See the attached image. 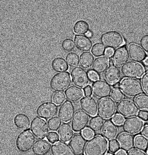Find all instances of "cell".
Wrapping results in <instances>:
<instances>
[{
  "mask_svg": "<svg viewBox=\"0 0 148 155\" xmlns=\"http://www.w3.org/2000/svg\"><path fill=\"white\" fill-rule=\"evenodd\" d=\"M88 74L89 78L92 81H98L99 79V77L98 74L92 70L89 71Z\"/></svg>",
  "mask_w": 148,
  "mask_h": 155,
  "instance_id": "681fc988",
  "label": "cell"
},
{
  "mask_svg": "<svg viewBox=\"0 0 148 155\" xmlns=\"http://www.w3.org/2000/svg\"><path fill=\"white\" fill-rule=\"evenodd\" d=\"M84 94L86 97H91L92 94V90L91 86L88 85L84 90Z\"/></svg>",
  "mask_w": 148,
  "mask_h": 155,
  "instance_id": "816d5d0a",
  "label": "cell"
},
{
  "mask_svg": "<svg viewBox=\"0 0 148 155\" xmlns=\"http://www.w3.org/2000/svg\"><path fill=\"white\" fill-rule=\"evenodd\" d=\"M139 117L143 121H147L148 120V111L142 110L139 112L138 113Z\"/></svg>",
  "mask_w": 148,
  "mask_h": 155,
  "instance_id": "f907efd6",
  "label": "cell"
},
{
  "mask_svg": "<svg viewBox=\"0 0 148 155\" xmlns=\"http://www.w3.org/2000/svg\"><path fill=\"white\" fill-rule=\"evenodd\" d=\"M62 48L65 51L70 52L75 49V43L72 39L67 38L63 41L62 43Z\"/></svg>",
  "mask_w": 148,
  "mask_h": 155,
  "instance_id": "60d3db41",
  "label": "cell"
},
{
  "mask_svg": "<svg viewBox=\"0 0 148 155\" xmlns=\"http://www.w3.org/2000/svg\"><path fill=\"white\" fill-rule=\"evenodd\" d=\"M58 107L53 102H45L39 106L37 110V114L41 118L49 120L57 115Z\"/></svg>",
  "mask_w": 148,
  "mask_h": 155,
  "instance_id": "4fadbf2b",
  "label": "cell"
},
{
  "mask_svg": "<svg viewBox=\"0 0 148 155\" xmlns=\"http://www.w3.org/2000/svg\"><path fill=\"white\" fill-rule=\"evenodd\" d=\"M82 134L85 139L89 140L94 137L95 133H94V131H92L90 129L88 128H86L82 131Z\"/></svg>",
  "mask_w": 148,
  "mask_h": 155,
  "instance_id": "7dc6e473",
  "label": "cell"
},
{
  "mask_svg": "<svg viewBox=\"0 0 148 155\" xmlns=\"http://www.w3.org/2000/svg\"><path fill=\"white\" fill-rule=\"evenodd\" d=\"M89 116L84 111L78 110L75 113L72 122V127L75 132L82 131L89 123Z\"/></svg>",
  "mask_w": 148,
  "mask_h": 155,
  "instance_id": "7c38bea8",
  "label": "cell"
},
{
  "mask_svg": "<svg viewBox=\"0 0 148 155\" xmlns=\"http://www.w3.org/2000/svg\"><path fill=\"white\" fill-rule=\"evenodd\" d=\"M140 43L143 50L148 53V35H145L142 37Z\"/></svg>",
  "mask_w": 148,
  "mask_h": 155,
  "instance_id": "bcb514c9",
  "label": "cell"
},
{
  "mask_svg": "<svg viewBox=\"0 0 148 155\" xmlns=\"http://www.w3.org/2000/svg\"><path fill=\"white\" fill-rule=\"evenodd\" d=\"M66 100V94L63 92H56L53 95L52 101L57 105L63 104Z\"/></svg>",
  "mask_w": 148,
  "mask_h": 155,
  "instance_id": "f35d334b",
  "label": "cell"
},
{
  "mask_svg": "<svg viewBox=\"0 0 148 155\" xmlns=\"http://www.w3.org/2000/svg\"><path fill=\"white\" fill-rule=\"evenodd\" d=\"M92 88L93 94L96 97L101 98L108 97L112 91L110 85L103 80L95 81L92 85Z\"/></svg>",
  "mask_w": 148,
  "mask_h": 155,
  "instance_id": "5bb4252c",
  "label": "cell"
},
{
  "mask_svg": "<svg viewBox=\"0 0 148 155\" xmlns=\"http://www.w3.org/2000/svg\"><path fill=\"white\" fill-rule=\"evenodd\" d=\"M71 76L73 83L77 87L85 88L89 84L90 78L88 74L82 67L73 68L71 72Z\"/></svg>",
  "mask_w": 148,
  "mask_h": 155,
  "instance_id": "30bf717a",
  "label": "cell"
},
{
  "mask_svg": "<svg viewBox=\"0 0 148 155\" xmlns=\"http://www.w3.org/2000/svg\"><path fill=\"white\" fill-rule=\"evenodd\" d=\"M115 155H127L126 151L123 150H119L116 153Z\"/></svg>",
  "mask_w": 148,
  "mask_h": 155,
  "instance_id": "11a10c76",
  "label": "cell"
},
{
  "mask_svg": "<svg viewBox=\"0 0 148 155\" xmlns=\"http://www.w3.org/2000/svg\"><path fill=\"white\" fill-rule=\"evenodd\" d=\"M52 155H76L70 146L61 141H58L51 147Z\"/></svg>",
  "mask_w": 148,
  "mask_h": 155,
  "instance_id": "cb8c5ba5",
  "label": "cell"
},
{
  "mask_svg": "<svg viewBox=\"0 0 148 155\" xmlns=\"http://www.w3.org/2000/svg\"><path fill=\"white\" fill-rule=\"evenodd\" d=\"M114 52V49H111V48H108V49H106L105 54L107 57H111L113 55Z\"/></svg>",
  "mask_w": 148,
  "mask_h": 155,
  "instance_id": "db71d44e",
  "label": "cell"
},
{
  "mask_svg": "<svg viewBox=\"0 0 148 155\" xmlns=\"http://www.w3.org/2000/svg\"><path fill=\"white\" fill-rule=\"evenodd\" d=\"M65 94L68 101L73 103L79 101L85 95L82 89L75 86H70L67 89L65 92Z\"/></svg>",
  "mask_w": 148,
  "mask_h": 155,
  "instance_id": "484cf974",
  "label": "cell"
},
{
  "mask_svg": "<svg viewBox=\"0 0 148 155\" xmlns=\"http://www.w3.org/2000/svg\"><path fill=\"white\" fill-rule=\"evenodd\" d=\"M109 149L108 141L105 137L97 135L86 143L85 155H106Z\"/></svg>",
  "mask_w": 148,
  "mask_h": 155,
  "instance_id": "6da1fadb",
  "label": "cell"
},
{
  "mask_svg": "<svg viewBox=\"0 0 148 155\" xmlns=\"http://www.w3.org/2000/svg\"><path fill=\"white\" fill-rule=\"evenodd\" d=\"M137 106L142 110L148 111V95L142 94L134 99Z\"/></svg>",
  "mask_w": 148,
  "mask_h": 155,
  "instance_id": "836d02e7",
  "label": "cell"
},
{
  "mask_svg": "<svg viewBox=\"0 0 148 155\" xmlns=\"http://www.w3.org/2000/svg\"><path fill=\"white\" fill-rule=\"evenodd\" d=\"M144 126V122L140 117H129L124 120L123 129L125 133L131 135L140 133Z\"/></svg>",
  "mask_w": 148,
  "mask_h": 155,
  "instance_id": "8fae6325",
  "label": "cell"
},
{
  "mask_svg": "<svg viewBox=\"0 0 148 155\" xmlns=\"http://www.w3.org/2000/svg\"><path fill=\"white\" fill-rule=\"evenodd\" d=\"M66 60L68 66L71 68L77 67L79 63V56L74 52L68 53L66 56Z\"/></svg>",
  "mask_w": 148,
  "mask_h": 155,
  "instance_id": "d590c367",
  "label": "cell"
},
{
  "mask_svg": "<svg viewBox=\"0 0 148 155\" xmlns=\"http://www.w3.org/2000/svg\"><path fill=\"white\" fill-rule=\"evenodd\" d=\"M101 40L105 47L113 49L121 48L125 43L122 35L115 31H109L103 34Z\"/></svg>",
  "mask_w": 148,
  "mask_h": 155,
  "instance_id": "5b68a950",
  "label": "cell"
},
{
  "mask_svg": "<svg viewBox=\"0 0 148 155\" xmlns=\"http://www.w3.org/2000/svg\"><path fill=\"white\" fill-rule=\"evenodd\" d=\"M89 25L88 22L83 20L76 22L74 25L73 31L76 34L82 35L86 34L88 32Z\"/></svg>",
  "mask_w": 148,
  "mask_h": 155,
  "instance_id": "1f68e13d",
  "label": "cell"
},
{
  "mask_svg": "<svg viewBox=\"0 0 148 155\" xmlns=\"http://www.w3.org/2000/svg\"><path fill=\"white\" fill-rule=\"evenodd\" d=\"M120 146L118 141L115 139L111 140L109 143V149L111 152L115 153L119 150Z\"/></svg>",
  "mask_w": 148,
  "mask_h": 155,
  "instance_id": "b9f144b4",
  "label": "cell"
},
{
  "mask_svg": "<svg viewBox=\"0 0 148 155\" xmlns=\"http://www.w3.org/2000/svg\"><path fill=\"white\" fill-rule=\"evenodd\" d=\"M117 110L119 114L126 117L136 116L139 112L138 107L135 103L129 99L120 101L117 104Z\"/></svg>",
  "mask_w": 148,
  "mask_h": 155,
  "instance_id": "9c48e42d",
  "label": "cell"
},
{
  "mask_svg": "<svg viewBox=\"0 0 148 155\" xmlns=\"http://www.w3.org/2000/svg\"><path fill=\"white\" fill-rule=\"evenodd\" d=\"M129 54L131 60L137 62L143 61L147 55L142 47L135 43H131L129 45Z\"/></svg>",
  "mask_w": 148,
  "mask_h": 155,
  "instance_id": "d6986e66",
  "label": "cell"
},
{
  "mask_svg": "<svg viewBox=\"0 0 148 155\" xmlns=\"http://www.w3.org/2000/svg\"><path fill=\"white\" fill-rule=\"evenodd\" d=\"M72 84V79L68 72L56 74L50 80V88L56 92H63L69 88Z\"/></svg>",
  "mask_w": 148,
  "mask_h": 155,
  "instance_id": "277c9868",
  "label": "cell"
},
{
  "mask_svg": "<svg viewBox=\"0 0 148 155\" xmlns=\"http://www.w3.org/2000/svg\"><path fill=\"white\" fill-rule=\"evenodd\" d=\"M73 131L72 127L69 124H63L58 131L60 141L65 143L69 142L71 141L73 137Z\"/></svg>",
  "mask_w": 148,
  "mask_h": 155,
  "instance_id": "83f0119b",
  "label": "cell"
},
{
  "mask_svg": "<svg viewBox=\"0 0 148 155\" xmlns=\"http://www.w3.org/2000/svg\"><path fill=\"white\" fill-rule=\"evenodd\" d=\"M14 125L19 129L27 130L30 128V119L27 116L22 113L18 114L14 118Z\"/></svg>",
  "mask_w": 148,
  "mask_h": 155,
  "instance_id": "f1b7e54d",
  "label": "cell"
},
{
  "mask_svg": "<svg viewBox=\"0 0 148 155\" xmlns=\"http://www.w3.org/2000/svg\"><path fill=\"white\" fill-rule=\"evenodd\" d=\"M74 42L77 49L80 51L88 52L92 49V41L89 38L85 35H76L74 37Z\"/></svg>",
  "mask_w": 148,
  "mask_h": 155,
  "instance_id": "7402d4cb",
  "label": "cell"
},
{
  "mask_svg": "<svg viewBox=\"0 0 148 155\" xmlns=\"http://www.w3.org/2000/svg\"><path fill=\"white\" fill-rule=\"evenodd\" d=\"M112 121L116 125H121L124 122V118L123 116L120 114H117L112 118Z\"/></svg>",
  "mask_w": 148,
  "mask_h": 155,
  "instance_id": "f6af8a7d",
  "label": "cell"
},
{
  "mask_svg": "<svg viewBox=\"0 0 148 155\" xmlns=\"http://www.w3.org/2000/svg\"><path fill=\"white\" fill-rule=\"evenodd\" d=\"M121 72L123 76L127 78L138 79L144 75L145 69L140 63L130 61L122 67Z\"/></svg>",
  "mask_w": 148,
  "mask_h": 155,
  "instance_id": "52a82bcc",
  "label": "cell"
},
{
  "mask_svg": "<svg viewBox=\"0 0 148 155\" xmlns=\"http://www.w3.org/2000/svg\"><path fill=\"white\" fill-rule=\"evenodd\" d=\"M119 87L123 94L130 97H136L143 92L142 84L134 78H123L120 82Z\"/></svg>",
  "mask_w": 148,
  "mask_h": 155,
  "instance_id": "7a4b0ae2",
  "label": "cell"
},
{
  "mask_svg": "<svg viewBox=\"0 0 148 155\" xmlns=\"http://www.w3.org/2000/svg\"><path fill=\"white\" fill-rule=\"evenodd\" d=\"M142 136L148 139V125H145L143 127L142 131Z\"/></svg>",
  "mask_w": 148,
  "mask_h": 155,
  "instance_id": "f5cc1de1",
  "label": "cell"
},
{
  "mask_svg": "<svg viewBox=\"0 0 148 155\" xmlns=\"http://www.w3.org/2000/svg\"><path fill=\"white\" fill-rule=\"evenodd\" d=\"M83 111L92 117H95L98 113V104L96 100L92 97H83L80 102Z\"/></svg>",
  "mask_w": 148,
  "mask_h": 155,
  "instance_id": "2e32d148",
  "label": "cell"
},
{
  "mask_svg": "<svg viewBox=\"0 0 148 155\" xmlns=\"http://www.w3.org/2000/svg\"><path fill=\"white\" fill-rule=\"evenodd\" d=\"M94 56L89 52L82 53L79 57V64L82 68L88 69L92 66L94 62Z\"/></svg>",
  "mask_w": 148,
  "mask_h": 155,
  "instance_id": "4dcf8cb0",
  "label": "cell"
},
{
  "mask_svg": "<svg viewBox=\"0 0 148 155\" xmlns=\"http://www.w3.org/2000/svg\"><path fill=\"white\" fill-rule=\"evenodd\" d=\"M51 65L53 69L56 72H64L67 71L69 68L67 61L62 57L55 58L52 62Z\"/></svg>",
  "mask_w": 148,
  "mask_h": 155,
  "instance_id": "f546056e",
  "label": "cell"
},
{
  "mask_svg": "<svg viewBox=\"0 0 148 155\" xmlns=\"http://www.w3.org/2000/svg\"><path fill=\"white\" fill-rule=\"evenodd\" d=\"M36 143V138L30 130L22 131L17 138L16 146L20 152L26 153L33 148Z\"/></svg>",
  "mask_w": 148,
  "mask_h": 155,
  "instance_id": "8992f818",
  "label": "cell"
},
{
  "mask_svg": "<svg viewBox=\"0 0 148 155\" xmlns=\"http://www.w3.org/2000/svg\"><path fill=\"white\" fill-rule=\"evenodd\" d=\"M86 145V139L80 134H75L69 142L70 147L77 155L84 153Z\"/></svg>",
  "mask_w": 148,
  "mask_h": 155,
  "instance_id": "ac0fdd59",
  "label": "cell"
},
{
  "mask_svg": "<svg viewBox=\"0 0 148 155\" xmlns=\"http://www.w3.org/2000/svg\"><path fill=\"white\" fill-rule=\"evenodd\" d=\"M104 120L98 116L92 118L89 122V129L95 132H98L102 129Z\"/></svg>",
  "mask_w": 148,
  "mask_h": 155,
  "instance_id": "d6a6232c",
  "label": "cell"
},
{
  "mask_svg": "<svg viewBox=\"0 0 148 155\" xmlns=\"http://www.w3.org/2000/svg\"><path fill=\"white\" fill-rule=\"evenodd\" d=\"M76 113L75 106L72 102L66 101L59 108L58 116L63 123H68L72 120Z\"/></svg>",
  "mask_w": 148,
  "mask_h": 155,
  "instance_id": "9a60e30c",
  "label": "cell"
},
{
  "mask_svg": "<svg viewBox=\"0 0 148 155\" xmlns=\"http://www.w3.org/2000/svg\"><path fill=\"white\" fill-rule=\"evenodd\" d=\"M111 96L114 101L117 102L121 101L124 98V94L118 87H114L112 90Z\"/></svg>",
  "mask_w": 148,
  "mask_h": 155,
  "instance_id": "ab89813d",
  "label": "cell"
},
{
  "mask_svg": "<svg viewBox=\"0 0 148 155\" xmlns=\"http://www.w3.org/2000/svg\"><path fill=\"white\" fill-rule=\"evenodd\" d=\"M51 144L46 140H39L35 143L32 151L36 155H46L50 152Z\"/></svg>",
  "mask_w": 148,
  "mask_h": 155,
  "instance_id": "4316f807",
  "label": "cell"
},
{
  "mask_svg": "<svg viewBox=\"0 0 148 155\" xmlns=\"http://www.w3.org/2000/svg\"><path fill=\"white\" fill-rule=\"evenodd\" d=\"M104 79L111 86L116 85L121 79V73L120 70L114 66L109 67L105 71Z\"/></svg>",
  "mask_w": 148,
  "mask_h": 155,
  "instance_id": "ffe728a7",
  "label": "cell"
},
{
  "mask_svg": "<svg viewBox=\"0 0 148 155\" xmlns=\"http://www.w3.org/2000/svg\"><path fill=\"white\" fill-rule=\"evenodd\" d=\"M31 131L38 139H43L49 134V127L47 122L43 119L36 117L31 122Z\"/></svg>",
  "mask_w": 148,
  "mask_h": 155,
  "instance_id": "ba28073f",
  "label": "cell"
},
{
  "mask_svg": "<svg viewBox=\"0 0 148 155\" xmlns=\"http://www.w3.org/2000/svg\"><path fill=\"white\" fill-rule=\"evenodd\" d=\"M134 138L132 135L124 132L121 134L117 138L120 148L124 151H129L134 146Z\"/></svg>",
  "mask_w": 148,
  "mask_h": 155,
  "instance_id": "d4e9b609",
  "label": "cell"
},
{
  "mask_svg": "<svg viewBox=\"0 0 148 155\" xmlns=\"http://www.w3.org/2000/svg\"><path fill=\"white\" fill-rule=\"evenodd\" d=\"M48 127L49 130L52 131H56L61 126V121L57 117H55L48 121Z\"/></svg>",
  "mask_w": 148,
  "mask_h": 155,
  "instance_id": "74e56055",
  "label": "cell"
},
{
  "mask_svg": "<svg viewBox=\"0 0 148 155\" xmlns=\"http://www.w3.org/2000/svg\"><path fill=\"white\" fill-rule=\"evenodd\" d=\"M129 59V54L127 48L121 47L117 49L112 57V63L114 67L120 68L127 62Z\"/></svg>",
  "mask_w": 148,
  "mask_h": 155,
  "instance_id": "e0dca14e",
  "label": "cell"
},
{
  "mask_svg": "<svg viewBox=\"0 0 148 155\" xmlns=\"http://www.w3.org/2000/svg\"><path fill=\"white\" fill-rule=\"evenodd\" d=\"M109 57L107 56H101L96 58L92 65L93 71L97 74H102L107 70L111 63Z\"/></svg>",
  "mask_w": 148,
  "mask_h": 155,
  "instance_id": "44dd1931",
  "label": "cell"
},
{
  "mask_svg": "<svg viewBox=\"0 0 148 155\" xmlns=\"http://www.w3.org/2000/svg\"><path fill=\"white\" fill-rule=\"evenodd\" d=\"M143 63L146 66H148V57H147L145 60L143 61Z\"/></svg>",
  "mask_w": 148,
  "mask_h": 155,
  "instance_id": "9f6ffc18",
  "label": "cell"
},
{
  "mask_svg": "<svg viewBox=\"0 0 148 155\" xmlns=\"http://www.w3.org/2000/svg\"><path fill=\"white\" fill-rule=\"evenodd\" d=\"M134 146L137 149L145 150L148 147V139L141 135H137L134 138Z\"/></svg>",
  "mask_w": 148,
  "mask_h": 155,
  "instance_id": "e575fe53",
  "label": "cell"
},
{
  "mask_svg": "<svg viewBox=\"0 0 148 155\" xmlns=\"http://www.w3.org/2000/svg\"><path fill=\"white\" fill-rule=\"evenodd\" d=\"M117 105L111 97L101 98L98 104V114L103 119L108 120L114 117L116 113Z\"/></svg>",
  "mask_w": 148,
  "mask_h": 155,
  "instance_id": "3957f363",
  "label": "cell"
},
{
  "mask_svg": "<svg viewBox=\"0 0 148 155\" xmlns=\"http://www.w3.org/2000/svg\"><path fill=\"white\" fill-rule=\"evenodd\" d=\"M106 155H113L111 154H106Z\"/></svg>",
  "mask_w": 148,
  "mask_h": 155,
  "instance_id": "680465c9",
  "label": "cell"
},
{
  "mask_svg": "<svg viewBox=\"0 0 148 155\" xmlns=\"http://www.w3.org/2000/svg\"><path fill=\"white\" fill-rule=\"evenodd\" d=\"M141 83L143 91L148 95V71L145 73L142 76Z\"/></svg>",
  "mask_w": 148,
  "mask_h": 155,
  "instance_id": "7bdbcfd3",
  "label": "cell"
},
{
  "mask_svg": "<svg viewBox=\"0 0 148 155\" xmlns=\"http://www.w3.org/2000/svg\"><path fill=\"white\" fill-rule=\"evenodd\" d=\"M86 36L88 37V38H89V37H91L92 36V32H88L87 34H86Z\"/></svg>",
  "mask_w": 148,
  "mask_h": 155,
  "instance_id": "6f0895ef",
  "label": "cell"
},
{
  "mask_svg": "<svg viewBox=\"0 0 148 155\" xmlns=\"http://www.w3.org/2000/svg\"><path fill=\"white\" fill-rule=\"evenodd\" d=\"M106 49L105 46L101 43H96L93 46L91 52L96 57H100L105 54Z\"/></svg>",
  "mask_w": 148,
  "mask_h": 155,
  "instance_id": "8d00e7d4",
  "label": "cell"
},
{
  "mask_svg": "<svg viewBox=\"0 0 148 155\" xmlns=\"http://www.w3.org/2000/svg\"><path fill=\"white\" fill-rule=\"evenodd\" d=\"M101 132L108 140H112L116 138L118 133V129L113 121H106L103 124Z\"/></svg>",
  "mask_w": 148,
  "mask_h": 155,
  "instance_id": "603a6c76",
  "label": "cell"
},
{
  "mask_svg": "<svg viewBox=\"0 0 148 155\" xmlns=\"http://www.w3.org/2000/svg\"><path fill=\"white\" fill-rule=\"evenodd\" d=\"M47 139L50 143L54 144L59 141V136L56 132L51 131L48 134Z\"/></svg>",
  "mask_w": 148,
  "mask_h": 155,
  "instance_id": "ee69618b",
  "label": "cell"
},
{
  "mask_svg": "<svg viewBox=\"0 0 148 155\" xmlns=\"http://www.w3.org/2000/svg\"><path fill=\"white\" fill-rule=\"evenodd\" d=\"M147 154L148 155V148H147Z\"/></svg>",
  "mask_w": 148,
  "mask_h": 155,
  "instance_id": "91938a15",
  "label": "cell"
},
{
  "mask_svg": "<svg viewBox=\"0 0 148 155\" xmlns=\"http://www.w3.org/2000/svg\"><path fill=\"white\" fill-rule=\"evenodd\" d=\"M127 155H147L143 150L137 149H132L129 150Z\"/></svg>",
  "mask_w": 148,
  "mask_h": 155,
  "instance_id": "c3c4849f",
  "label": "cell"
}]
</instances>
